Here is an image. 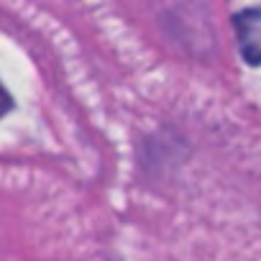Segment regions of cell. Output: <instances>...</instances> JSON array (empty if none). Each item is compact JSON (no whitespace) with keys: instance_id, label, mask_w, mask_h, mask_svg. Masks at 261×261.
Wrapping results in <instances>:
<instances>
[{"instance_id":"obj_1","label":"cell","mask_w":261,"mask_h":261,"mask_svg":"<svg viewBox=\"0 0 261 261\" xmlns=\"http://www.w3.org/2000/svg\"><path fill=\"white\" fill-rule=\"evenodd\" d=\"M238 49L251 67H261V6L243 8L233 16Z\"/></svg>"},{"instance_id":"obj_2","label":"cell","mask_w":261,"mask_h":261,"mask_svg":"<svg viewBox=\"0 0 261 261\" xmlns=\"http://www.w3.org/2000/svg\"><path fill=\"white\" fill-rule=\"evenodd\" d=\"M11 95H8V90L3 87V85H0V115H6L8 110H11Z\"/></svg>"}]
</instances>
